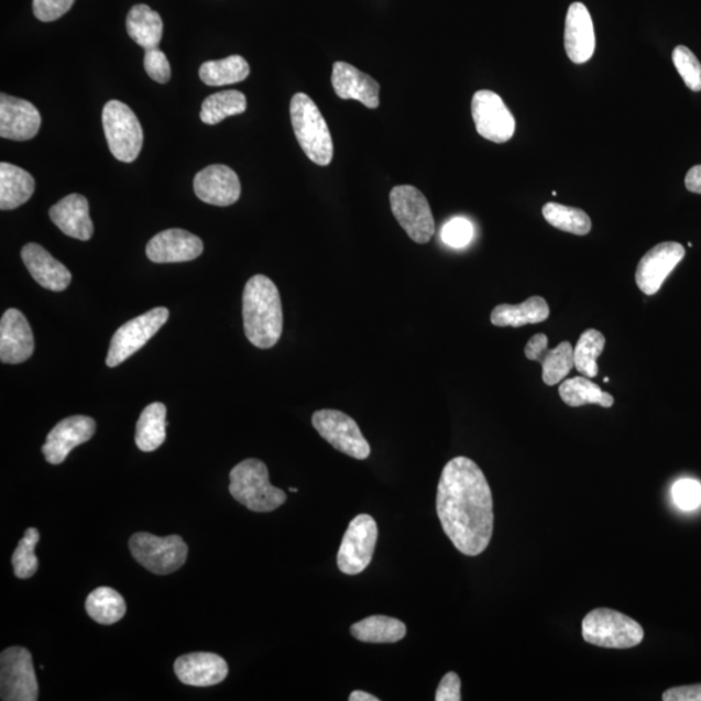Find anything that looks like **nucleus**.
<instances>
[{"mask_svg":"<svg viewBox=\"0 0 701 701\" xmlns=\"http://www.w3.org/2000/svg\"><path fill=\"white\" fill-rule=\"evenodd\" d=\"M582 637L592 646L627 649L640 645L645 639V631L637 621L624 613L598 609L583 618Z\"/></svg>","mask_w":701,"mask_h":701,"instance_id":"39448f33","label":"nucleus"},{"mask_svg":"<svg viewBox=\"0 0 701 701\" xmlns=\"http://www.w3.org/2000/svg\"><path fill=\"white\" fill-rule=\"evenodd\" d=\"M675 67L692 91H701V63L689 47L678 46L673 52Z\"/></svg>","mask_w":701,"mask_h":701,"instance_id":"4c0bfd02","label":"nucleus"},{"mask_svg":"<svg viewBox=\"0 0 701 701\" xmlns=\"http://www.w3.org/2000/svg\"><path fill=\"white\" fill-rule=\"evenodd\" d=\"M686 250L681 243L664 242L650 249L640 259L635 281L642 293L655 295L660 291L664 281L682 262Z\"/></svg>","mask_w":701,"mask_h":701,"instance_id":"4468645a","label":"nucleus"},{"mask_svg":"<svg viewBox=\"0 0 701 701\" xmlns=\"http://www.w3.org/2000/svg\"><path fill=\"white\" fill-rule=\"evenodd\" d=\"M331 85L343 100H358L371 110L380 106V84L349 63L332 65Z\"/></svg>","mask_w":701,"mask_h":701,"instance_id":"4be33fe9","label":"nucleus"},{"mask_svg":"<svg viewBox=\"0 0 701 701\" xmlns=\"http://www.w3.org/2000/svg\"><path fill=\"white\" fill-rule=\"evenodd\" d=\"M664 701H701V683L678 686L662 693Z\"/></svg>","mask_w":701,"mask_h":701,"instance_id":"c03bdc74","label":"nucleus"},{"mask_svg":"<svg viewBox=\"0 0 701 701\" xmlns=\"http://www.w3.org/2000/svg\"><path fill=\"white\" fill-rule=\"evenodd\" d=\"M40 541V533L35 527L25 530L24 538L12 555L13 573L20 580L31 578L39 570V559L35 556V547Z\"/></svg>","mask_w":701,"mask_h":701,"instance_id":"e433bc0d","label":"nucleus"},{"mask_svg":"<svg viewBox=\"0 0 701 701\" xmlns=\"http://www.w3.org/2000/svg\"><path fill=\"white\" fill-rule=\"evenodd\" d=\"M74 3L75 0H33V11L43 23H52L64 17Z\"/></svg>","mask_w":701,"mask_h":701,"instance_id":"79ce46f5","label":"nucleus"},{"mask_svg":"<svg viewBox=\"0 0 701 701\" xmlns=\"http://www.w3.org/2000/svg\"><path fill=\"white\" fill-rule=\"evenodd\" d=\"M201 81L208 86H227L244 81L250 76V65L240 55L221 61L206 62L199 70Z\"/></svg>","mask_w":701,"mask_h":701,"instance_id":"7c9ffc66","label":"nucleus"},{"mask_svg":"<svg viewBox=\"0 0 701 701\" xmlns=\"http://www.w3.org/2000/svg\"><path fill=\"white\" fill-rule=\"evenodd\" d=\"M50 219L65 236L89 241L94 233L89 201L79 194H70L50 209Z\"/></svg>","mask_w":701,"mask_h":701,"instance_id":"393cba45","label":"nucleus"},{"mask_svg":"<svg viewBox=\"0 0 701 701\" xmlns=\"http://www.w3.org/2000/svg\"><path fill=\"white\" fill-rule=\"evenodd\" d=\"M194 191L207 205L228 207L241 198V180L227 165H209L195 176Z\"/></svg>","mask_w":701,"mask_h":701,"instance_id":"dca6fc26","label":"nucleus"},{"mask_svg":"<svg viewBox=\"0 0 701 701\" xmlns=\"http://www.w3.org/2000/svg\"><path fill=\"white\" fill-rule=\"evenodd\" d=\"M229 491L252 512H273L286 502V494L271 485L269 468L258 459L244 460L231 469Z\"/></svg>","mask_w":701,"mask_h":701,"instance_id":"20e7f679","label":"nucleus"},{"mask_svg":"<svg viewBox=\"0 0 701 701\" xmlns=\"http://www.w3.org/2000/svg\"><path fill=\"white\" fill-rule=\"evenodd\" d=\"M377 538L379 527L373 517L360 515L353 518L339 547L337 556L339 570L350 576L364 572L372 561Z\"/></svg>","mask_w":701,"mask_h":701,"instance_id":"f8f14e48","label":"nucleus"},{"mask_svg":"<svg viewBox=\"0 0 701 701\" xmlns=\"http://www.w3.org/2000/svg\"><path fill=\"white\" fill-rule=\"evenodd\" d=\"M525 357L538 361L541 365V379L548 386L558 385L574 368V349L569 342H562L556 349H548L546 335H536L525 347Z\"/></svg>","mask_w":701,"mask_h":701,"instance_id":"aec40b11","label":"nucleus"},{"mask_svg":"<svg viewBox=\"0 0 701 701\" xmlns=\"http://www.w3.org/2000/svg\"><path fill=\"white\" fill-rule=\"evenodd\" d=\"M605 338L602 332L589 329L578 339L574 349V366L584 377L595 379L599 372L596 360L602 355Z\"/></svg>","mask_w":701,"mask_h":701,"instance_id":"c9c22d12","label":"nucleus"},{"mask_svg":"<svg viewBox=\"0 0 701 701\" xmlns=\"http://www.w3.org/2000/svg\"><path fill=\"white\" fill-rule=\"evenodd\" d=\"M472 116L477 132L488 141L505 143L515 134L516 120L494 91L481 90L474 94Z\"/></svg>","mask_w":701,"mask_h":701,"instance_id":"ddd939ff","label":"nucleus"},{"mask_svg":"<svg viewBox=\"0 0 701 701\" xmlns=\"http://www.w3.org/2000/svg\"><path fill=\"white\" fill-rule=\"evenodd\" d=\"M671 496L679 510L695 511L701 505V483L692 479L678 480L671 489Z\"/></svg>","mask_w":701,"mask_h":701,"instance_id":"58836bf2","label":"nucleus"},{"mask_svg":"<svg viewBox=\"0 0 701 701\" xmlns=\"http://www.w3.org/2000/svg\"><path fill=\"white\" fill-rule=\"evenodd\" d=\"M130 39L144 50H154L163 39V20L161 14L146 4H136L130 10L127 19Z\"/></svg>","mask_w":701,"mask_h":701,"instance_id":"cd10ccee","label":"nucleus"},{"mask_svg":"<svg viewBox=\"0 0 701 701\" xmlns=\"http://www.w3.org/2000/svg\"><path fill=\"white\" fill-rule=\"evenodd\" d=\"M248 110V99L238 90L212 94L201 105L200 119L207 125L219 124L230 116L241 114Z\"/></svg>","mask_w":701,"mask_h":701,"instance_id":"72a5a7b5","label":"nucleus"},{"mask_svg":"<svg viewBox=\"0 0 701 701\" xmlns=\"http://www.w3.org/2000/svg\"><path fill=\"white\" fill-rule=\"evenodd\" d=\"M108 147L122 163H133L143 146V130L135 113L120 100H110L102 113Z\"/></svg>","mask_w":701,"mask_h":701,"instance_id":"423d86ee","label":"nucleus"},{"mask_svg":"<svg viewBox=\"0 0 701 701\" xmlns=\"http://www.w3.org/2000/svg\"><path fill=\"white\" fill-rule=\"evenodd\" d=\"M437 513L446 536L461 554L473 558L489 547L494 532L493 493L473 460L459 457L447 462L438 485Z\"/></svg>","mask_w":701,"mask_h":701,"instance_id":"f257e3e1","label":"nucleus"},{"mask_svg":"<svg viewBox=\"0 0 701 701\" xmlns=\"http://www.w3.org/2000/svg\"><path fill=\"white\" fill-rule=\"evenodd\" d=\"M244 335L258 349L276 346L284 331V313L274 282L258 274L249 280L243 292Z\"/></svg>","mask_w":701,"mask_h":701,"instance_id":"f03ea898","label":"nucleus"},{"mask_svg":"<svg viewBox=\"0 0 701 701\" xmlns=\"http://www.w3.org/2000/svg\"><path fill=\"white\" fill-rule=\"evenodd\" d=\"M86 612L98 624L113 625L125 616L127 604L118 591L98 588L86 599Z\"/></svg>","mask_w":701,"mask_h":701,"instance_id":"2f4dec72","label":"nucleus"},{"mask_svg":"<svg viewBox=\"0 0 701 701\" xmlns=\"http://www.w3.org/2000/svg\"><path fill=\"white\" fill-rule=\"evenodd\" d=\"M41 113L28 100L0 96V135L4 140L29 141L39 134Z\"/></svg>","mask_w":701,"mask_h":701,"instance_id":"a211bd4d","label":"nucleus"},{"mask_svg":"<svg viewBox=\"0 0 701 701\" xmlns=\"http://www.w3.org/2000/svg\"><path fill=\"white\" fill-rule=\"evenodd\" d=\"M549 317V307L541 296H532L522 305L496 306L491 313V324L499 328H522L527 324L544 322Z\"/></svg>","mask_w":701,"mask_h":701,"instance_id":"bb28decb","label":"nucleus"},{"mask_svg":"<svg viewBox=\"0 0 701 701\" xmlns=\"http://www.w3.org/2000/svg\"><path fill=\"white\" fill-rule=\"evenodd\" d=\"M130 552L149 572L166 576L184 567L189 548L178 536L156 537L150 533H136L129 540Z\"/></svg>","mask_w":701,"mask_h":701,"instance_id":"0eeeda50","label":"nucleus"},{"mask_svg":"<svg viewBox=\"0 0 701 701\" xmlns=\"http://www.w3.org/2000/svg\"><path fill=\"white\" fill-rule=\"evenodd\" d=\"M200 238L183 229H168L156 234L147 244L146 254L157 264L191 262L204 254Z\"/></svg>","mask_w":701,"mask_h":701,"instance_id":"f3484780","label":"nucleus"},{"mask_svg":"<svg viewBox=\"0 0 701 701\" xmlns=\"http://www.w3.org/2000/svg\"><path fill=\"white\" fill-rule=\"evenodd\" d=\"M474 229L472 222L464 217H454L442 228V241L453 249L465 248L473 240Z\"/></svg>","mask_w":701,"mask_h":701,"instance_id":"ea45409f","label":"nucleus"},{"mask_svg":"<svg viewBox=\"0 0 701 701\" xmlns=\"http://www.w3.org/2000/svg\"><path fill=\"white\" fill-rule=\"evenodd\" d=\"M559 394L563 403L569 407H582L587 404H596L603 408H611L614 404L613 396L603 392L596 383L587 377H574L562 382Z\"/></svg>","mask_w":701,"mask_h":701,"instance_id":"473e14b6","label":"nucleus"},{"mask_svg":"<svg viewBox=\"0 0 701 701\" xmlns=\"http://www.w3.org/2000/svg\"><path fill=\"white\" fill-rule=\"evenodd\" d=\"M686 189L691 193L701 194V165L693 166L684 179Z\"/></svg>","mask_w":701,"mask_h":701,"instance_id":"a18cd8bd","label":"nucleus"},{"mask_svg":"<svg viewBox=\"0 0 701 701\" xmlns=\"http://www.w3.org/2000/svg\"><path fill=\"white\" fill-rule=\"evenodd\" d=\"M21 258L32 277L47 291L64 292L70 285L72 274L67 266L57 262L42 245L25 244L21 250Z\"/></svg>","mask_w":701,"mask_h":701,"instance_id":"b1692460","label":"nucleus"},{"mask_svg":"<svg viewBox=\"0 0 701 701\" xmlns=\"http://www.w3.org/2000/svg\"><path fill=\"white\" fill-rule=\"evenodd\" d=\"M291 491H292V493H296V491H298V489L292 488Z\"/></svg>","mask_w":701,"mask_h":701,"instance_id":"de8ad7c7","label":"nucleus"},{"mask_svg":"<svg viewBox=\"0 0 701 701\" xmlns=\"http://www.w3.org/2000/svg\"><path fill=\"white\" fill-rule=\"evenodd\" d=\"M35 190V180L31 173L20 166L0 164V208L11 211L26 204Z\"/></svg>","mask_w":701,"mask_h":701,"instance_id":"a878e982","label":"nucleus"},{"mask_svg":"<svg viewBox=\"0 0 701 701\" xmlns=\"http://www.w3.org/2000/svg\"><path fill=\"white\" fill-rule=\"evenodd\" d=\"M0 699L3 701L39 700V682L31 653L10 647L0 655Z\"/></svg>","mask_w":701,"mask_h":701,"instance_id":"1a4fd4ad","label":"nucleus"},{"mask_svg":"<svg viewBox=\"0 0 701 701\" xmlns=\"http://www.w3.org/2000/svg\"><path fill=\"white\" fill-rule=\"evenodd\" d=\"M291 118L296 140L309 161L320 166L329 165L335 156V144L327 120L307 94H295Z\"/></svg>","mask_w":701,"mask_h":701,"instance_id":"7ed1b4c3","label":"nucleus"},{"mask_svg":"<svg viewBox=\"0 0 701 701\" xmlns=\"http://www.w3.org/2000/svg\"><path fill=\"white\" fill-rule=\"evenodd\" d=\"M350 701H379V698L371 695V693L364 691H353L350 695Z\"/></svg>","mask_w":701,"mask_h":701,"instance_id":"49530a36","label":"nucleus"},{"mask_svg":"<svg viewBox=\"0 0 701 701\" xmlns=\"http://www.w3.org/2000/svg\"><path fill=\"white\" fill-rule=\"evenodd\" d=\"M541 212H544L545 219L549 226L567 231V233L587 236L591 231V219L589 215L580 208L562 206L559 204H547Z\"/></svg>","mask_w":701,"mask_h":701,"instance_id":"f704fd0d","label":"nucleus"},{"mask_svg":"<svg viewBox=\"0 0 701 701\" xmlns=\"http://www.w3.org/2000/svg\"><path fill=\"white\" fill-rule=\"evenodd\" d=\"M97 424L88 416H72L56 424L48 432L42 452L50 464L59 465L74 448L88 442L96 434Z\"/></svg>","mask_w":701,"mask_h":701,"instance_id":"2eb2a0df","label":"nucleus"},{"mask_svg":"<svg viewBox=\"0 0 701 701\" xmlns=\"http://www.w3.org/2000/svg\"><path fill=\"white\" fill-rule=\"evenodd\" d=\"M175 673L180 682L194 688H209L226 681L228 664L221 656L209 653H195L178 657Z\"/></svg>","mask_w":701,"mask_h":701,"instance_id":"5701e85b","label":"nucleus"},{"mask_svg":"<svg viewBox=\"0 0 701 701\" xmlns=\"http://www.w3.org/2000/svg\"><path fill=\"white\" fill-rule=\"evenodd\" d=\"M390 205L399 226L412 241L428 243L436 233L431 208L425 195L415 186H395L390 193Z\"/></svg>","mask_w":701,"mask_h":701,"instance_id":"6e6552de","label":"nucleus"},{"mask_svg":"<svg viewBox=\"0 0 701 701\" xmlns=\"http://www.w3.org/2000/svg\"><path fill=\"white\" fill-rule=\"evenodd\" d=\"M34 352V336L26 317L19 309L6 310L0 321V360L21 364Z\"/></svg>","mask_w":701,"mask_h":701,"instance_id":"6ab92c4d","label":"nucleus"},{"mask_svg":"<svg viewBox=\"0 0 701 701\" xmlns=\"http://www.w3.org/2000/svg\"><path fill=\"white\" fill-rule=\"evenodd\" d=\"M143 64L147 75L153 78L154 81L158 84L169 81L172 75L171 64L162 50H147V52L144 53Z\"/></svg>","mask_w":701,"mask_h":701,"instance_id":"a19ab883","label":"nucleus"},{"mask_svg":"<svg viewBox=\"0 0 701 701\" xmlns=\"http://www.w3.org/2000/svg\"><path fill=\"white\" fill-rule=\"evenodd\" d=\"M166 408L163 403L150 404L136 423L135 443L143 452H153L165 442Z\"/></svg>","mask_w":701,"mask_h":701,"instance_id":"c85d7f7f","label":"nucleus"},{"mask_svg":"<svg viewBox=\"0 0 701 701\" xmlns=\"http://www.w3.org/2000/svg\"><path fill=\"white\" fill-rule=\"evenodd\" d=\"M563 45L569 59L576 64L587 63L594 55V23L588 7L583 3L576 2L569 7Z\"/></svg>","mask_w":701,"mask_h":701,"instance_id":"412c9836","label":"nucleus"},{"mask_svg":"<svg viewBox=\"0 0 701 701\" xmlns=\"http://www.w3.org/2000/svg\"><path fill=\"white\" fill-rule=\"evenodd\" d=\"M351 634L365 643H396L406 637L402 621L387 616H371L351 626Z\"/></svg>","mask_w":701,"mask_h":701,"instance_id":"c756f323","label":"nucleus"},{"mask_svg":"<svg viewBox=\"0 0 701 701\" xmlns=\"http://www.w3.org/2000/svg\"><path fill=\"white\" fill-rule=\"evenodd\" d=\"M313 425L317 432L337 451L358 460L370 458V443H368L357 421L343 412L317 410L313 416Z\"/></svg>","mask_w":701,"mask_h":701,"instance_id":"9b49d317","label":"nucleus"},{"mask_svg":"<svg viewBox=\"0 0 701 701\" xmlns=\"http://www.w3.org/2000/svg\"><path fill=\"white\" fill-rule=\"evenodd\" d=\"M437 701H460L461 700V681L457 673L450 671L447 673L438 686L436 692Z\"/></svg>","mask_w":701,"mask_h":701,"instance_id":"37998d69","label":"nucleus"},{"mask_svg":"<svg viewBox=\"0 0 701 701\" xmlns=\"http://www.w3.org/2000/svg\"><path fill=\"white\" fill-rule=\"evenodd\" d=\"M168 319L169 310L157 307L122 325L112 337L106 360L107 366L114 368L124 363L127 359L140 351Z\"/></svg>","mask_w":701,"mask_h":701,"instance_id":"9d476101","label":"nucleus"}]
</instances>
